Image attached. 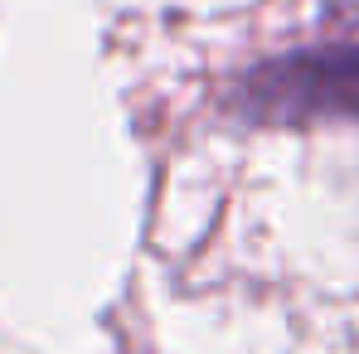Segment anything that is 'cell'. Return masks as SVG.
<instances>
[{"instance_id":"cell-1","label":"cell","mask_w":359,"mask_h":354,"mask_svg":"<svg viewBox=\"0 0 359 354\" xmlns=\"http://www.w3.org/2000/svg\"><path fill=\"white\" fill-rule=\"evenodd\" d=\"M238 107L257 121H359V44L301 49L252 68Z\"/></svg>"}]
</instances>
